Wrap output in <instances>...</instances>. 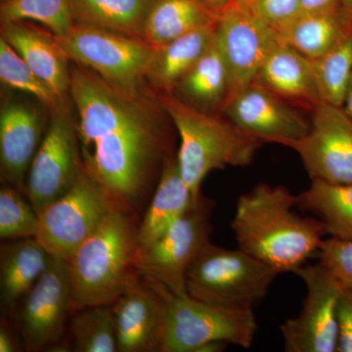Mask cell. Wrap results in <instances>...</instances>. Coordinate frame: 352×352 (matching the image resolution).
Returning a JSON list of instances; mask_svg holds the SVG:
<instances>
[{
    "label": "cell",
    "instance_id": "1",
    "mask_svg": "<svg viewBox=\"0 0 352 352\" xmlns=\"http://www.w3.org/2000/svg\"><path fill=\"white\" fill-rule=\"evenodd\" d=\"M69 94L78 112L83 170L118 206L132 212L164 151L156 120L139 98L120 94L85 67L71 69Z\"/></svg>",
    "mask_w": 352,
    "mask_h": 352
},
{
    "label": "cell",
    "instance_id": "2",
    "mask_svg": "<svg viewBox=\"0 0 352 352\" xmlns=\"http://www.w3.org/2000/svg\"><path fill=\"white\" fill-rule=\"evenodd\" d=\"M296 200L286 187L259 183L238 199L231 221L238 248L279 274L295 273L325 241L320 220L294 212Z\"/></svg>",
    "mask_w": 352,
    "mask_h": 352
},
{
    "label": "cell",
    "instance_id": "3",
    "mask_svg": "<svg viewBox=\"0 0 352 352\" xmlns=\"http://www.w3.org/2000/svg\"><path fill=\"white\" fill-rule=\"evenodd\" d=\"M138 224L131 212L116 207L96 231L67 259L72 312L113 305L136 272Z\"/></svg>",
    "mask_w": 352,
    "mask_h": 352
},
{
    "label": "cell",
    "instance_id": "4",
    "mask_svg": "<svg viewBox=\"0 0 352 352\" xmlns=\"http://www.w3.org/2000/svg\"><path fill=\"white\" fill-rule=\"evenodd\" d=\"M160 104L179 135L176 162L195 200L201 195L208 173L226 166H249L263 145L227 118L199 110L173 92L162 94Z\"/></svg>",
    "mask_w": 352,
    "mask_h": 352
},
{
    "label": "cell",
    "instance_id": "5",
    "mask_svg": "<svg viewBox=\"0 0 352 352\" xmlns=\"http://www.w3.org/2000/svg\"><path fill=\"white\" fill-rule=\"evenodd\" d=\"M54 38L71 61L91 69L120 94L139 98L157 48L141 38L80 23Z\"/></svg>",
    "mask_w": 352,
    "mask_h": 352
},
{
    "label": "cell",
    "instance_id": "6",
    "mask_svg": "<svg viewBox=\"0 0 352 352\" xmlns=\"http://www.w3.org/2000/svg\"><path fill=\"white\" fill-rule=\"evenodd\" d=\"M279 273L243 250L208 242L190 264L187 295L227 307H254L267 295Z\"/></svg>",
    "mask_w": 352,
    "mask_h": 352
},
{
    "label": "cell",
    "instance_id": "7",
    "mask_svg": "<svg viewBox=\"0 0 352 352\" xmlns=\"http://www.w3.org/2000/svg\"><path fill=\"white\" fill-rule=\"evenodd\" d=\"M256 333L252 307L214 305L170 292L168 327L161 352H199L215 342L248 349Z\"/></svg>",
    "mask_w": 352,
    "mask_h": 352
},
{
    "label": "cell",
    "instance_id": "8",
    "mask_svg": "<svg viewBox=\"0 0 352 352\" xmlns=\"http://www.w3.org/2000/svg\"><path fill=\"white\" fill-rule=\"evenodd\" d=\"M214 206V201L201 195L161 237L138 248L135 268L139 274L164 285L173 295H187V271L210 241Z\"/></svg>",
    "mask_w": 352,
    "mask_h": 352
},
{
    "label": "cell",
    "instance_id": "9",
    "mask_svg": "<svg viewBox=\"0 0 352 352\" xmlns=\"http://www.w3.org/2000/svg\"><path fill=\"white\" fill-rule=\"evenodd\" d=\"M116 207L105 189L82 170L67 193L39 212L36 238L51 254L67 261Z\"/></svg>",
    "mask_w": 352,
    "mask_h": 352
},
{
    "label": "cell",
    "instance_id": "10",
    "mask_svg": "<svg viewBox=\"0 0 352 352\" xmlns=\"http://www.w3.org/2000/svg\"><path fill=\"white\" fill-rule=\"evenodd\" d=\"M307 287L298 316L280 327L287 352H337L338 305L346 287L320 263L296 271Z\"/></svg>",
    "mask_w": 352,
    "mask_h": 352
},
{
    "label": "cell",
    "instance_id": "11",
    "mask_svg": "<svg viewBox=\"0 0 352 352\" xmlns=\"http://www.w3.org/2000/svg\"><path fill=\"white\" fill-rule=\"evenodd\" d=\"M82 170L76 124L62 105L52 112L50 126L32 160L25 195L39 214L72 188Z\"/></svg>",
    "mask_w": 352,
    "mask_h": 352
},
{
    "label": "cell",
    "instance_id": "12",
    "mask_svg": "<svg viewBox=\"0 0 352 352\" xmlns=\"http://www.w3.org/2000/svg\"><path fill=\"white\" fill-rule=\"evenodd\" d=\"M72 288L66 259L53 256L50 266L14 310L27 351H48L61 342L71 310Z\"/></svg>",
    "mask_w": 352,
    "mask_h": 352
},
{
    "label": "cell",
    "instance_id": "13",
    "mask_svg": "<svg viewBox=\"0 0 352 352\" xmlns=\"http://www.w3.org/2000/svg\"><path fill=\"white\" fill-rule=\"evenodd\" d=\"M215 38L228 69L227 101L254 82L266 58L279 43L276 32L234 1L219 11Z\"/></svg>",
    "mask_w": 352,
    "mask_h": 352
},
{
    "label": "cell",
    "instance_id": "14",
    "mask_svg": "<svg viewBox=\"0 0 352 352\" xmlns=\"http://www.w3.org/2000/svg\"><path fill=\"white\" fill-rule=\"evenodd\" d=\"M170 289L142 276L132 275L113 303L119 352H161L168 320Z\"/></svg>",
    "mask_w": 352,
    "mask_h": 352
},
{
    "label": "cell",
    "instance_id": "15",
    "mask_svg": "<svg viewBox=\"0 0 352 352\" xmlns=\"http://www.w3.org/2000/svg\"><path fill=\"white\" fill-rule=\"evenodd\" d=\"M292 149L310 179L352 184V120L344 108L326 102L315 106L309 132Z\"/></svg>",
    "mask_w": 352,
    "mask_h": 352
},
{
    "label": "cell",
    "instance_id": "16",
    "mask_svg": "<svg viewBox=\"0 0 352 352\" xmlns=\"http://www.w3.org/2000/svg\"><path fill=\"white\" fill-rule=\"evenodd\" d=\"M224 117L263 143L293 148L310 131V122L289 102L256 82L229 99Z\"/></svg>",
    "mask_w": 352,
    "mask_h": 352
},
{
    "label": "cell",
    "instance_id": "17",
    "mask_svg": "<svg viewBox=\"0 0 352 352\" xmlns=\"http://www.w3.org/2000/svg\"><path fill=\"white\" fill-rule=\"evenodd\" d=\"M43 120L36 109L10 103L0 113V163L2 179L25 193V179L38 152Z\"/></svg>",
    "mask_w": 352,
    "mask_h": 352
},
{
    "label": "cell",
    "instance_id": "18",
    "mask_svg": "<svg viewBox=\"0 0 352 352\" xmlns=\"http://www.w3.org/2000/svg\"><path fill=\"white\" fill-rule=\"evenodd\" d=\"M1 38L17 51L34 74L64 100L69 94L71 69L69 62L71 60L54 36L25 22H3Z\"/></svg>",
    "mask_w": 352,
    "mask_h": 352
},
{
    "label": "cell",
    "instance_id": "19",
    "mask_svg": "<svg viewBox=\"0 0 352 352\" xmlns=\"http://www.w3.org/2000/svg\"><path fill=\"white\" fill-rule=\"evenodd\" d=\"M254 82L311 110L323 102L314 61L280 41L266 58Z\"/></svg>",
    "mask_w": 352,
    "mask_h": 352
},
{
    "label": "cell",
    "instance_id": "20",
    "mask_svg": "<svg viewBox=\"0 0 352 352\" xmlns=\"http://www.w3.org/2000/svg\"><path fill=\"white\" fill-rule=\"evenodd\" d=\"M53 254L36 238H24L0 249V303L13 314L20 300L47 270Z\"/></svg>",
    "mask_w": 352,
    "mask_h": 352
},
{
    "label": "cell",
    "instance_id": "21",
    "mask_svg": "<svg viewBox=\"0 0 352 352\" xmlns=\"http://www.w3.org/2000/svg\"><path fill=\"white\" fill-rule=\"evenodd\" d=\"M183 180L176 157L166 160L149 207L138 229L139 248L161 237L196 201Z\"/></svg>",
    "mask_w": 352,
    "mask_h": 352
},
{
    "label": "cell",
    "instance_id": "22",
    "mask_svg": "<svg viewBox=\"0 0 352 352\" xmlns=\"http://www.w3.org/2000/svg\"><path fill=\"white\" fill-rule=\"evenodd\" d=\"M215 12L203 0H152L141 38L159 48L206 25L215 24Z\"/></svg>",
    "mask_w": 352,
    "mask_h": 352
},
{
    "label": "cell",
    "instance_id": "23",
    "mask_svg": "<svg viewBox=\"0 0 352 352\" xmlns=\"http://www.w3.org/2000/svg\"><path fill=\"white\" fill-rule=\"evenodd\" d=\"M352 30V13L346 7L327 12L302 13L277 32L278 41L315 61Z\"/></svg>",
    "mask_w": 352,
    "mask_h": 352
},
{
    "label": "cell",
    "instance_id": "24",
    "mask_svg": "<svg viewBox=\"0 0 352 352\" xmlns=\"http://www.w3.org/2000/svg\"><path fill=\"white\" fill-rule=\"evenodd\" d=\"M175 89L182 95L183 101L199 110L215 113L217 109H223L228 97V69L215 34L208 50Z\"/></svg>",
    "mask_w": 352,
    "mask_h": 352
},
{
    "label": "cell",
    "instance_id": "25",
    "mask_svg": "<svg viewBox=\"0 0 352 352\" xmlns=\"http://www.w3.org/2000/svg\"><path fill=\"white\" fill-rule=\"evenodd\" d=\"M217 23L190 32L157 48L147 76L152 87L163 94H171L212 43Z\"/></svg>",
    "mask_w": 352,
    "mask_h": 352
},
{
    "label": "cell",
    "instance_id": "26",
    "mask_svg": "<svg viewBox=\"0 0 352 352\" xmlns=\"http://www.w3.org/2000/svg\"><path fill=\"white\" fill-rule=\"evenodd\" d=\"M296 207L320 220L326 235L352 241V184L311 180L309 188L296 196Z\"/></svg>",
    "mask_w": 352,
    "mask_h": 352
},
{
    "label": "cell",
    "instance_id": "27",
    "mask_svg": "<svg viewBox=\"0 0 352 352\" xmlns=\"http://www.w3.org/2000/svg\"><path fill=\"white\" fill-rule=\"evenodd\" d=\"M152 0H72L75 23L141 38Z\"/></svg>",
    "mask_w": 352,
    "mask_h": 352
},
{
    "label": "cell",
    "instance_id": "28",
    "mask_svg": "<svg viewBox=\"0 0 352 352\" xmlns=\"http://www.w3.org/2000/svg\"><path fill=\"white\" fill-rule=\"evenodd\" d=\"M71 338L73 351L119 352L112 305H92L75 311Z\"/></svg>",
    "mask_w": 352,
    "mask_h": 352
},
{
    "label": "cell",
    "instance_id": "29",
    "mask_svg": "<svg viewBox=\"0 0 352 352\" xmlns=\"http://www.w3.org/2000/svg\"><path fill=\"white\" fill-rule=\"evenodd\" d=\"M1 22L34 21L54 36H63L75 25L72 0H3Z\"/></svg>",
    "mask_w": 352,
    "mask_h": 352
},
{
    "label": "cell",
    "instance_id": "30",
    "mask_svg": "<svg viewBox=\"0 0 352 352\" xmlns=\"http://www.w3.org/2000/svg\"><path fill=\"white\" fill-rule=\"evenodd\" d=\"M314 63L322 101L342 107L352 76V30Z\"/></svg>",
    "mask_w": 352,
    "mask_h": 352
},
{
    "label": "cell",
    "instance_id": "31",
    "mask_svg": "<svg viewBox=\"0 0 352 352\" xmlns=\"http://www.w3.org/2000/svg\"><path fill=\"white\" fill-rule=\"evenodd\" d=\"M0 80L6 87L31 94L54 112L63 99L34 74L6 39H0Z\"/></svg>",
    "mask_w": 352,
    "mask_h": 352
},
{
    "label": "cell",
    "instance_id": "32",
    "mask_svg": "<svg viewBox=\"0 0 352 352\" xmlns=\"http://www.w3.org/2000/svg\"><path fill=\"white\" fill-rule=\"evenodd\" d=\"M39 215L23 192L10 184L0 189V237L6 240L36 238Z\"/></svg>",
    "mask_w": 352,
    "mask_h": 352
},
{
    "label": "cell",
    "instance_id": "33",
    "mask_svg": "<svg viewBox=\"0 0 352 352\" xmlns=\"http://www.w3.org/2000/svg\"><path fill=\"white\" fill-rule=\"evenodd\" d=\"M245 8L276 34L302 13L300 0H252Z\"/></svg>",
    "mask_w": 352,
    "mask_h": 352
},
{
    "label": "cell",
    "instance_id": "34",
    "mask_svg": "<svg viewBox=\"0 0 352 352\" xmlns=\"http://www.w3.org/2000/svg\"><path fill=\"white\" fill-rule=\"evenodd\" d=\"M318 258L346 288H352V241L325 239Z\"/></svg>",
    "mask_w": 352,
    "mask_h": 352
},
{
    "label": "cell",
    "instance_id": "35",
    "mask_svg": "<svg viewBox=\"0 0 352 352\" xmlns=\"http://www.w3.org/2000/svg\"><path fill=\"white\" fill-rule=\"evenodd\" d=\"M337 352H352V288H344L338 305Z\"/></svg>",
    "mask_w": 352,
    "mask_h": 352
},
{
    "label": "cell",
    "instance_id": "36",
    "mask_svg": "<svg viewBox=\"0 0 352 352\" xmlns=\"http://www.w3.org/2000/svg\"><path fill=\"white\" fill-rule=\"evenodd\" d=\"M302 13L327 12L344 7V0H300Z\"/></svg>",
    "mask_w": 352,
    "mask_h": 352
},
{
    "label": "cell",
    "instance_id": "37",
    "mask_svg": "<svg viewBox=\"0 0 352 352\" xmlns=\"http://www.w3.org/2000/svg\"><path fill=\"white\" fill-rule=\"evenodd\" d=\"M18 351L17 342L14 339L12 331L6 322L0 326V352H15Z\"/></svg>",
    "mask_w": 352,
    "mask_h": 352
},
{
    "label": "cell",
    "instance_id": "38",
    "mask_svg": "<svg viewBox=\"0 0 352 352\" xmlns=\"http://www.w3.org/2000/svg\"><path fill=\"white\" fill-rule=\"evenodd\" d=\"M342 108H344V110L346 111L347 115H349L352 120V76L351 82H349V87H347L346 98H344Z\"/></svg>",
    "mask_w": 352,
    "mask_h": 352
},
{
    "label": "cell",
    "instance_id": "39",
    "mask_svg": "<svg viewBox=\"0 0 352 352\" xmlns=\"http://www.w3.org/2000/svg\"><path fill=\"white\" fill-rule=\"evenodd\" d=\"M203 1L215 12H219L224 7L228 6L232 0H203Z\"/></svg>",
    "mask_w": 352,
    "mask_h": 352
},
{
    "label": "cell",
    "instance_id": "40",
    "mask_svg": "<svg viewBox=\"0 0 352 352\" xmlns=\"http://www.w3.org/2000/svg\"><path fill=\"white\" fill-rule=\"evenodd\" d=\"M232 1L235 2V3L240 4V6L248 7L252 0H232Z\"/></svg>",
    "mask_w": 352,
    "mask_h": 352
},
{
    "label": "cell",
    "instance_id": "41",
    "mask_svg": "<svg viewBox=\"0 0 352 352\" xmlns=\"http://www.w3.org/2000/svg\"><path fill=\"white\" fill-rule=\"evenodd\" d=\"M344 7L352 13V0H344Z\"/></svg>",
    "mask_w": 352,
    "mask_h": 352
}]
</instances>
